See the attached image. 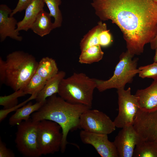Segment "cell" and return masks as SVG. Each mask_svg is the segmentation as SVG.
Here are the masks:
<instances>
[{"mask_svg": "<svg viewBox=\"0 0 157 157\" xmlns=\"http://www.w3.org/2000/svg\"><path fill=\"white\" fill-rule=\"evenodd\" d=\"M91 5L102 21L119 28L132 55H139L157 35V2L154 0H93Z\"/></svg>", "mask_w": 157, "mask_h": 157, "instance_id": "6da1fadb", "label": "cell"}, {"mask_svg": "<svg viewBox=\"0 0 157 157\" xmlns=\"http://www.w3.org/2000/svg\"><path fill=\"white\" fill-rule=\"evenodd\" d=\"M90 108H91L84 105L69 103L55 94L47 99L42 106L31 115V118L35 122L49 120L60 125L63 134L60 150L63 153L69 143L67 138L69 132L79 128L80 116Z\"/></svg>", "mask_w": 157, "mask_h": 157, "instance_id": "7a4b0ae2", "label": "cell"}, {"mask_svg": "<svg viewBox=\"0 0 157 157\" xmlns=\"http://www.w3.org/2000/svg\"><path fill=\"white\" fill-rule=\"evenodd\" d=\"M5 83L14 91L23 89L36 73L38 62L32 55L22 51L7 55Z\"/></svg>", "mask_w": 157, "mask_h": 157, "instance_id": "3957f363", "label": "cell"}, {"mask_svg": "<svg viewBox=\"0 0 157 157\" xmlns=\"http://www.w3.org/2000/svg\"><path fill=\"white\" fill-rule=\"evenodd\" d=\"M96 88L95 78L83 73H74L62 80L58 94L69 103L83 105L91 108L93 92Z\"/></svg>", "mask_w": 157, "mask_h": 157, "instance_id": "277c9868", "label": "cell"}, {"mask_svg": "<svg viewBox=\"0 0 157 157\" xmlns=\"http://www.w3.org/2000/svg\"><path fill=\"white\" fill-rule=\"evenodd\" d=\"M134 56L127 50L123 52L110 78L106 80L95 78L98 91L102 92L112 88H124L126 84L131 83L139 71L137 68L138 59H133Z\"/></svg>", "mask_w": 157, "mask_h": 157, "instance_id": "5b68a950", "label": "cell"}, {"mask_svg": "<svg viewBox=\"0 0 157 157\" xmlns=\"http://www.w3.org/2000/svg\"><path fill=\"white\" fill-rule=\"evenodd\" d=\"M38 122L30 118L17 125L15 142L18 150L24 156L39 157L42 155L37 140Z\"/></svg>", "mask_w": 157, "mask_h": 157, "instance_id": "8992f818", "label": "cell"}, {"mask_svg": "<svg viewBox=\"0 0 157 157\" xmlns=\"http://www.w3.org/2000/svg\"><path fill=\"white\" fill-rule=\"evenodd\" d=\"M62 139L61 128L58 124L47 119L38 122L37 140L42 155L53 154L59 151Z\"/></svg>", "mask_w": 157, "mask_h": 157, "instance_id": "52a82bcc", "label": "cell"}, {"mask_svg": "<svg viewBox=\"0 0 157 157\" xmlns=\"http://www.w3.org/2000/svg\"><path fill=\"white\" fill-rule=\"evenodd\" d=\"M118 113L113 121L117 128H122L129 125H133L137 113L140 109L138 99L131 94L129 87L117 89Z\"/></svg>", "mask_w": 157, "mask_h": 157, "instance_id": "ba28073f", "label": "cell"}, {"mask_svg": "<svg viewBox=\"0 0 157 157\" xmlns=\"http://www.w3.org/2000/svg\"><path fill=\"white\" fill-rule=\"evenodd\" d=\"M79 128L93 133L109 134L114 131L116 127L113 121L103 112L89 109L80 116Z\"/></svg>", "mask_w": 157, "mask_h": 157, "instance_id": "9c48e42d", "label": "cell"}, {"mask_svg": "<svg viewBox=\"0 0 157 157\" xmlns=\"http://www.w3.org/2000/svg\"><path fill=\"white\" fill-rule=\"evenodd\" d=\"M133 125L142 140L157 142V109L151 111L139 109Z\"/></svg>", "mask_w": 157, "mask_h": 157, "instance_id": "30bf717a", "label": "cell"}, {"mask_svg": "<svg viewBox=\"0 0 157 157\" xmlns=\"http://www.w3.org/2000/svg\"><path fill=\"white\" fill-rule=\"evenodd\" d=\"M141 140L133 125L131 124L122 128L113 143L119 157H132L136 145Z\"/></svg>", "mask_w": 157, "mask_h": 157, "instance_id": "8fae6325", "label": "cell"}, {"mask_svg": "<svg viewBox=\"0 0 157 157\" xmlns=\"http://www.w3.org/2000/svg\"><path fill=\"white\" fill-rule=\"evenodd\" d=\"M108 135L83 130L80 133L82 142L92 145L101 157H118L117 152L113 142L108 140Z\"/></svg>", "mask_w": 157, "mask_h": 157, "instance_id": "7c38bea8", "label": "cell"}, {"mask_svg": "<svg viewBox=\"0 0 157 157\" xmlns=\"http://www.w3.org/2000/svg\"><path fill=\"white\" fill-rule=\"evenodd\" d=\"M12 10L7 5H0V41L2 42L7 37L19 41H21L23 37L17 31L16 19L10 15Z\"/></svg>", "mask_w": 157, "mask_h": 157, "instance_id": "4fadbf2b", "label": "cell"}, {"mask_svg": "<svg viewBox=\"0 0 157 157\" xmlns=\"http://www.w3.org/2000/svg\"><path fill=\"white\" fill-rule=\"evenodd\" d=\"M135 95L140 110L151 111L157 109V79L154 80L148 87L138 90Z\"/></svg>", "mask_w": 157, "mask_h": 157, "instance_id": "5bb4252c", "label": "cell"}, {"mask_svg": "<svg viewBox=\"0 0 157 157\" xmlns=\"http://www.w3.org/2000/svg\"><path fill=\"white\" fill-rule=\"evenodd\" d=\"M44 4L43 0H34L25 9L23 19L17 22V31H27L30 29L39 14L44 9Z\"/></svg>", "mask_w": 157, "mask_h": 157, "instance_id": "9a60e30c", "label": "cell"}, {"mask_svg": "<svg viewBox=\"0 0 157 157\" xmlns=\"http://www.w3.org/2000/svg\"><path fill=\"white\" fill-rule=\"evenodd\" d=\"M65 75V72L60 71L55 76L47 80L35 98L36 102H45L47 98L58 93L60 84Z\"/></svg>", "mask_w": 157, "mask_h": 157, "instance_id": "2e32d148", "label": "cell"}, {"mask_svg": "<svg viewBox=\"0 0 157 157\" xmlns=\"http://www.w3.org/2000/svg\"><path fill=\"white\" fill-rule=\"evenodd\" d=\"M45 102H37L33 104L30 102L17 109L9 119V124L11 126L17 125L23 121L28 120L31 115L38 111Z\"/></svg>", "mask_w": 157, "mask_h": 157, "instance_id": "e0dca14e", "label": "cell"}, {"mask_svg": "<svg viewBox=\"0 0 157 157\" xmlns=\"http://www.w3.org/2000/svg\"><path fill=\"white\" fill-rule=\"evenodd\" d=\"M51 17L49 13L43 9L38 15L30 29L41 37L48 34L54 29Z\"/></svg>", "mask_w": 157, "mask_h": 157, "instance_id": "ac0fdd59", "label": "cell"}, {"mask_svg": "<svg viewBox=\"0 0 157 157\" xmlns=\"http://www.w3.org/2000/svg\"><path fill=\"white\" fill-rule=\"evenodd\" d=\"M107 29L106 24L101 21L99 22L83 36L80 43V49L82 51L92 46L99 45V36L103 31Z\"/></svg>", "mask_w": 157, "mask_h": 157, "instance_id": "d6986e66", "label": "cell"}, {"mask_svg": "<svg viewBox=\"0 0 157 157\" xmlns=\"http://www.w3.org/2000/svg\"><path fill=\"white\" fill-rule=\"evenodd\" d=\"M58 69L55 60L49 57L42 58L38 62L36 73L47 81L56 75Z\"/></svg>", "mask_w": 157, "mask_h": 157, "instance_id": "ffe728a7", "label": "cell"}, {"mask_svg": "<svg viewBox=\"0 0 157 157\" xmlns=\"http://www.w3.org/2000/svg\"><path fill=\"white\" fill-rule=\"evenodd\" d=\"M104 55L99 45L93 46L81 51L78 61L81 64H91L100 61Z\"/></svg>", "mask_w": 157, "mask_h": 157, "instance_id": "44dd1931", "label": "cell"}, {"mask_svg": "<svg viewBox=\"0 0 157 157\" xmlns=\"http://www.w3.org/2000/svg\"><path fill=\"white\" fill-rule=\"evenodd\" d=\"M133 157H157V142L142 140L136 145Z\"/></svg>", "mask_w": 157, "mask_h": 157, "instance_id": "7402d4cb", "label": "cell"}, {"mask_svg": "<svg viewBox=\"0 0 157 157\" xmlns=\"http://www.w3.org/2000/svg\"><path fill=\"white\" fill-rule=\"evenodd\" d=\"M49 11L51 16L54 18L53 22L54 28L61 26L63 22V17L59 9V6L61 4V0H43Z\"/></svg>", "mask_w": 157, "mask_h": 157, "instance_id": "603a6c76", "label": "cell"}, {"mask_svg": "<svg viewBox=\"0 0 157 157\" xmlns=\"http://www.w3.org/2000/svg\"><path fill=\"white\" fill-rule=\"evenodd\" d=\"M47 81L35 73L22 90L26 94L37 96L44 87Z\"/></svg>", "mask_w": 157, "mask_h": 157, "instance_id": "cb8c5ba5", "label": "cell"}, {"mask_svg": "<svg viewBox=\"0 0 157 157\" xmlns=\"http://www.w3.org/2000/svg\"><path fill=\"white\" fill-rule=\"evenodd\" d=\"M26 94L22 89L15 91L8 95L0 97V105L3 107V109L11 108L18 105V98Z\"/></svg>", "mask_w": 157, "mask_h": 157, "instance_id": "d4e9b609", "label": "cell"}, {"mask_svg": "<svg viewBox=\"0 0 157 157\" xmlns=\"http://www.w3.org/2000/svg\"><path fill=\"white\" fill-rule=\"evenodd\" d=\"M138 69L139 76L142 78H150L154 80L157 79V63L146 66H141Z\"/></svg>", "mask_w": 157, "mask_h": 157, "instance_id": "484cf974", "label": "cell"}, {"mask_svg": "<svg viewBox=\"0 0 157 157\" xmlns=\"http://www.w3.org/2000/svg\"><path fill=\"white\" fill-rule=\"evenodd\" d=\"M36 96L32 95L31 96L26 100L16 106L10 109H3L0 110V122L3 120L10 113L15 111L23 106L30 100L35 99Z\"/></svg>", "mask_w": 157, "mask_h": 157, "instance_id": "4316f807", "label": "cell"}, {"mask_svg": "<svg viewBox=\"0 0 157 157\" xmlns=\"http://www.w3.org/2000/svg\"><path fill=\"white\" fill-rule=\"evenodd\" d=\"M99 45L101 47H107L110 45L113 40L109 30L107 29L102 31L99 34Z\"/></svg>", "mask_w": 157, "mask_h": 157, "instance_id": "83f0119b", "label": "cell"}, {"mask_svg": "<svg viewBox=\"0 0 157 157\" xmlns=\"http://www.w3.org/2000/svg\"><path fill=\"white\" fill-rule=\"evenodd\" d=\"M34 0H19L15 8L12 10L10 15L13 16L18 12H21L25 10L27 7Z\"/></svg>", "mask_w": 157, "mask_h": 157, "instance_id": "f1b7e54d", "label": "cell"}, {"mask_svg": "<svg viewBox=\"0 0 157 157\" xmlns=\"http://www.w3.org/2000/svg\"><path fill=\"white\" fill-rule=\"evenodd\" d=\"M14 153L10 149L7 148L5 144L0 139V157H15Z\"/></svg>", "mask_w": 157, "mask_h": 157, "instance_id": "f546056e", "label": "cell"}, {"mask_svg": "<svg viewBox=\"0 0 157 157\" xmlns=\"http://www.w3.org/2000/svg\"><path fill=\"white\" fill-rule=\"evenodd\" d=\"M6 77V66L5 61L0 57V83L1 85L5 83Z\"/></svg>", "mask_w": 157, "mask_h": 157, "instance_id": "4dcf8cb0", "label": "cell"}, {"mask_svg": "<svg viewBox=\"0 0 157 157\" xmlns=\"http://www.w3.org/2000/svg\"><path fill=\"white\" fill-rule=\"evenodd\" d=\"M150 43L151 49L153 50L155 49L157 47V35Z\"/></svg>", "mask_w": 157, "mask_h": 157, "instance_id": "1f68e13d", "label": "cell"}, {"mask_svg": "<svg viewBox=\"0 0 157 157\" xmlns=\"http://www.w3.org/2000/svg\"><path fill=\"white\" fill-rule=\"evenodd\" d=\"M155 53L154 58V62L157 63V47L155 49Z\"/></svg>", "mask_w": 157, "mask_h": 157, "instance_id": "d6a6232c", "label": "cell"}, {"mask_svg": "<svg viewBox=\"0 0 157 157\" xmlns=\"http://www.w3.org/2000/svg\"><path fill=\"white\" fill-rule=\"evenodd\" d=\"M155 1L157 2V0H154Z\"/></svg>", "mask_w": 157, "mask_h": 157, "instance_id": "836d02e7", "label": "cell"}]
</instances>
